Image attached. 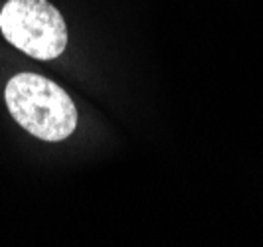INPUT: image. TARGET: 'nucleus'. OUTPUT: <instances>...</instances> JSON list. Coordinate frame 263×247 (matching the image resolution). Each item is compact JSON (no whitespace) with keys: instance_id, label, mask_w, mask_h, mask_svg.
<instances>
[{"instance_id":"nucleus-2","label":"nucleus","mask_w":263,"mask_h":247,"mask_svg":"<svg viewBox=\"0 0 263 247\" xmlns=\"http://www.w3.org/2000/svg\"><path fill=\"white\" fill-rule=\"evenodd\" d=\"M0 30L14 48L36 60H53L67 46L66 22L48 0H8Z\"/></svg>"},{"instance_id":"nucleus-1","label":"nucleus","mask_w":263,"mask_h":247,"mask_svg":"<svg viewBox=\"0 0 263 247\" xmlns=\"http://www.w3.org/2000/svg\"><path fill=\"white\" fill-rule=\"evenodd\" d=\"M4 97L10 115L42 141H64L78 127V111L71 97L42 75H14L6 85Z\"/></svg>"}]
</instances>
